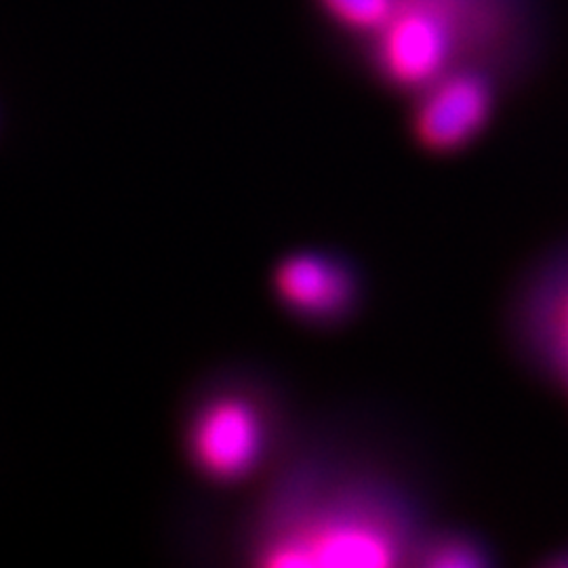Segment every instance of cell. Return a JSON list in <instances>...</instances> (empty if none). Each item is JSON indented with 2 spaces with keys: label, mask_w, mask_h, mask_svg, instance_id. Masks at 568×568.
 <instances>
[{
  "label": "cell",
  "mask_w": 568,
  "mask_h": 568,
  "mask_svg": "<svg viewBox=\"0 0 568 568\" xmlns=\"http://www.w3.org/2000/svg\"><path fill=\"white\" fill-rule=\"evenodd\" d=\"M192 448L199 464L215 478H239L262 450L257 413L241 400L211 406L194 427Z\"/></svg>",
  "instance_id": "obj_5"
},
{
  "label": "cell",
  "mask_w": 568,
  "mask_h": 568,
  "mask_svg": "<svg viewBox=\"0 0 568 568\" xmlns=\"http://www.w3.org/2000/svg\"><path fill=\"white\" fill-rule=\"evenodd\" d=\"M539 337L568 384V274L551 286L539 310Z\"/></svg>",
  "instance_id": "obj_7"
},
{
  "label": "cell",
  "mask_w": 568,
  "mask_h": 568,
  "mask_svg": "<svg viewBox=\"0 0 568 568\" xmlns=\"http://www.w3.org/2000/svg\"><path fill=\"white\" fill-rule=\"evenodd\" d=\"M424 567L467 568L487 565L485 548L469 535L445 532L426 539L413 551Z\"/></svg>",
  "instance_id": "obj_8"
},
{
  "label": "cell",
  "mask_w": 568,
  "mask_h": 568,
  "mask_svg": "<svg viewBox=\"0 0 568 568\" xmlns=\"http://www.w3.org/2000/svg\"><path fill=\"white\" fill-rule=\"evenodd\" d=\"M358 274L342 257L293 255L276 272V291L293 312L312 321H342L358 304Z\"/></svg>",
  "instance_id": "obj_4"
},
{
  "label": "cell",
  "mask_w": 568,
  "mask_h": 568,
  "mask_svg": "<svg viewBox=\"0 0 568 568\" xmlns=\"http://www.w3.org/2000/svg\"><path fill=\"white\" fill-rule=\"evenodd\" d=\"M558 565H562V567H568V556L567 560H558Z\"/></svg>",
  "instance_id": "obj_9"
},
{
  "label": "cell",
  "mask_w": 568,
  "mask_h": 568,
  "mask_svg": "<svg viewBox=\"0 0 568 568\" xmlns=\"http://www.w3.org/2000/svg\"><path fill=\"white\" fill-rule=\"evenodd\" d=\"M501 91L504 82L478 68L453 70L429 82L410 98L413 140L436 154L464 150L487 131Z\"/></svg>",
  "instance_id": "obj_3"
},
{
  "label": "cell",
  "mask_w": 568,
  "mask_h": 568,
  "mask_svg": "<svg viewBox=\"0 0 568 568\" xmlns=\"http://www.w3.org/2000/svg\"><path fill=\"white\" fill-rule=\"evenodd\" d=\"M415 551L403 509L382 490L358 487L344 493L310 525L267 549L270 565L389 567Z\"/></svg>",
  "instance_id": "obj_2"
},
{
  "label": "cell",
  "mask_w": 568,
  "mask_h": 568,
  "mask_svg": "<svg viewBox=\"0 0 568 568\" xmlns=\"http://www.w3.org/2000/svg\"><path fill=\"white\" fill-rule=\"evenodd\" d=\"M312 7L344 51L379 32L389 13V0H312Z\"/></svg>",
  "instance_id": "obj_6"
},
{
  "label": "cell",
  "mask_w": 568,
  "mask_h": 568,
  "mask_svg": "<svg viewBox=\"0 0 568 568\" xmlns=\"http://www.w3.org/2000/svg\"><path fill=\"white\" fill-rule=\"evenodd\" d=\"M551 39L548 0H389L382 30L344 53L368 81L410 100L462 68L520 87L541 70Z\"/></svg>",
  "instance_id": "obj_1"
}]
</instances>
